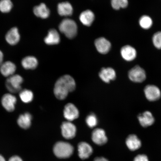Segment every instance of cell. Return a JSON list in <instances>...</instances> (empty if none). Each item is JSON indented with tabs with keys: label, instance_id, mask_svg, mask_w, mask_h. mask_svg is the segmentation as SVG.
I'll return each instance as SVG.
<instances>
[{
	"label": "cell",
	"instance_id": "5b68a950",
	"mask_svg": "<svg viewBox=\"0 0 161 161\" xmlns=\"http://www.w3.org/2000/svg\"><path fill=\"white\" fill-rule=\"evenodd\" d=\"M128 76L132 81L138 83L143 82L146 78L145 71L138 65L135 66L130 70Z\"/></svg>",
	"mask_w": 161,
	"mask_h": 161
},
{
	"label": "cell",
	"instance_id": "ac0fdd59",
	"mask_svg": "<svg viewBox=\"0 0 161 161\" xmlns=\"http://www.w3.org/2000/svg\"><path fill=\"white\" fill-rule=\"evenodd\" d=\"M126 144L128 148L132 151L138 150L142 146L141 140L135 134H131L128 136L126 140Z\"/></svg>",
	"mask_w": 161,
	"mask_h": 161
},
{
	"label": "cell",
	"instance_id": "603a6c76",
	"mask_svg": "<svg viewBox=\"0 0 161 161\" xmlns=\"http://www.w3.org/2000/svg\"><path fill=\"white\" fill-rule=\"evenodd\" d=\"M32 116L29 113L21 114L17 120V123L20 127L24 129H27L31 125Z\"/></svg>",
	"mask_w": 161,
	"mask_h": 161
},
{
	"label": "cell",
	"instance_id": "e0dca14e",
	"mask_svg": "<svg viewBox=\"0 0 161 161\" xmlns=\"http://www.w3.org/2000/svg\"><path fill=\"white\" fill-rule=\"evenodd\" d=\"M6 41L11 45H15L19 43L20 36L19 30L17 27H13L9 30L5 36Z\"/></svg>",
	"mask_w": 161,
	"mask_h": 161
},
{
	"label": "cell",
	"instance_id": "4dcf8cb0",
	"mask_svg": "<svg viewBox=\"0 0 161 161\" xmlns=\"http://www.w3.org/2000/svg\"><path fill=\"white\" fill-rule=\"evenodd\" d=\"M134 161H149V160L146 155L139 154L135 158Z\"/></svg>",
	"mask_w": 161,
	"mask_h": 161
},
{
	"label": "cell",
	"instance_id": "1f68e13d",
	"mask_svg": "<svg viewBox=\"0 0 161 161\" xmlns=\"http://www.w3.org/2000/svg\"><path fill=\"white\" fill-rule=\"evenodd\" d=\"M8 161H23L21 157L17 155H14L10 157Z\"/></svg>",
	"mask_w": 161,
	"mask_h": 161
},
{
	"label": "cell",
	"instance_id": "d6a6232c",
	"mask_svg": "<svg viewBox=\"0 0 161 161\" xmlns=\"http://www.w3.org/2000/svg\"><path fill=\"white\" fill-rule=\"evenodd\" d=\"M94 161H108L105 158L103 157H97L94 159Z\"/></svg>",
	"mask_w": 161,
	"mask_h": 161
},
{
	"label": "cell",
	"instance_id": "277c9868",
	"mask_svg": "<svg viewBox=\"0 0 161 161\" xmlns=\"http://www.w3.org/2000/svg\"><path fill=\"white\" fill-rule=\"evenodd\" d=\"M23 82V79L21 76L14 74L7 78L6 82V87L11 93H17L21 91V84Z\"/></svg>",
	"mask_w": 161,
	"mask_h": 161
},
{
	"label": "cell",
	"instance_id": "83f0119b",
	"mask_svg": "<svg viewBox=\"0 0 161 161\" xmlns=\"http://www.w3.org/2000/svg\"><path fill=\"white\" fill-rule=\"evenodd\" d=\"M112 7L115 10H119L121 8H125L128 4V0H111Z\"/></svg>",
	"mask_w": 161,
	"mask_h": 161
},
{
	"label": "cell",
	"instance_id": "9a60e30c",
	"mask_svg": "<svg viewBox=\"0 0 161 161\" xmlns=\"http://www.w3.org/2000/svg\"><path fill=\"white\" fill-rule=\"evenodd\" d=\"M0 71L5 77H9L14 74L16 66L13 62L7 61L3 62L0 65Z\"/></svg>",
	"mask_w": 161,
	"mask_h": 161
},
{
	"label": "cell",
	"instance_id": "52a82bcc",
	"mask_svg": "<svg viewBox=\"0 0 161 161\" xmlns=\"http://www.w3.org/2000/svg\"><path fill=\"white\" fill-rule=\"evenodd\" d=\"M144 92L146 98L151 102L156 101L160 99L161 96L160 91L154 85H149L146 86Z\"/></svg>",
	"mask_w": 161,
	"mask_h": 161
},
{
	"label": "cell",
	"instance_id": "484cf974",
	"mask_svg": "<svg viewBox=\"0 0 161 161\" xmlns=\"http://www.w3.org/2000/svg\"><path fill=\"white\" fill-rule=\"evenodd\" d=\"M139 24L142 29H148L152 25L153 21L149 16L144 15L140 18L139 20Z\"/></svg>",
	"mask_w": 161,
	"mask_h": 161
},
{
	"label": "cell",
	"instance_id": "2e32d148",
	"mask_svg": "<svg viewBox=\"0 0 161 161\" xmlns=\"http://www.w3.org/2000/svg\"><path fill=\"white\" fill-rule=\"evenodd\" d=\"M138 118L141 125L144 127H147L152 125L155 121L153 114L148 111L140 114Z\"/></svg>",
	"mask_w": 161,
	"mask_h": 161
},
{
	"label": "cell",
	"instance_id": "d4e9b609",
	"mask_svg": "<svg viewBox=\"0 0 161 161\" xmlns=\"http://www.w3.org/2000/svg\"><path fill=\"white\" fill-rule=\"evenodd\" d=\"M33 96V92L29 90L25 89L20 92L19 97L22 101L25 103H29L32 102Z\"/></svg>",
	"mask_w": 161,
	"mask_h": 161
},
{
	"label": "cell",
	"instance_id": "836d02e7",
	"mask_svg": "<svg viewBox=\"0 0 161 161\" xmlns=\"http://www.w3.org/2000/svg\"><path fill=\"white\" fill-rule=\"evenodd\" d=\"M3 52L0 50V65L3 63Z\"/></svg>",
	"mask_w": 161,
	"mask_h": 161
},
{
	"label": "cell",
	"instance_id": "4316f807",
	"mask_svg": "<svg viewBox=\"0 0 161 161\" xmlns=\"http://www.w3.org/2000/svg\"><path fill=\"white\" fill-rule=\"evenodd\" d=\"M13 4L11 0L0 1V11L3 13H8L11 11Z\"/></svg>",
	"mask_w": 161,
	"mask_h": 161
},
{
	"label": "cell",
	"instance_id": "44dd1931",
	"mask_svg": "<svg viewBox=\"0 0 161 161\" xmlns=\"http://www.w3.org/2000/svg\"><path fill=\"white\" fill-rule=\"evenodd\" d=\"M33 12L36 16L42 19H47L50 15V10L44 3L34 7Z\"/></svg>",
	"mask_w": 161,
	"mask_h": 161
},
{
	"label": "cell",
	"instance_id": "7a4b0ae2",
	"mask_svg": "<svg viewBox=\"0 0 161 161\" xmlns=\"http://www.w3.org/2000/svg\"><path fill=\"white\" fill-rule=\"evenodd\" d=\"M53 151L57 158H66L72 156L74 152V148L69 143L59 142L56 143L54 145Z\"/></svg>",
	"mask_w": 161,
	"mask_h": 161
},
{
	"label": "cell",
	"instance_id": "8fae6325",
	"mask_svg": "<svg viewBox=\"0 0 161 161\" xmlns=\"http://www.w3.org/2000/svg\"><path fill=\"white\" fill-rule=\"evenodd\" d=\"M78 154L80 158L84 160L89 158L93 152V149L88 143L82 142L78 144Z\"/></svg>",
	"mask_w": 161,
	"mask_h": 161
},
{
	"label": "cell",
	"instance_id": "7402d4cb",
	"mask_svg": "<svg viewBox=\"0 0 161 161\" xmlns=\"http://www.w3.org/2000/svg\"><path fill=\"white\" fill-rule=\"evenodd\" d=\"M95 19V16L93 12L90 10H86L82 12L80 15V21L84 25L90 26Z\"/></svg>",
	"mask_w": 161,
	"mask_h": 161
},
{
	"label": "cell",
	"instance_id": "9c48e42d",
	"mask_svg": "<svg viewBox=\"0 0 161 161\" xmlns=\"http://www.w3.org/2000/svg\"><path fill=\"white\" fill-rule=\"evenodd\" d=\"M17 98L11 94H6L2 98V105L6 110L12 112L14 110Z\"/></svg>",
	"mask_w": 161,
	"mask_h": 161
},
{
	"label": "cell",
	"instance_id": "cb8c5ba5",
	"mask_svg": "<svg viewBox=\"0 0 161 161\" xmlns=\"http://www.w3.org/2000/svg\"><path fill=\"white\" fill-rule=\"evenodd\" d=\"M21 64L23 67L26 69H34L38 65V60L33 56H27L23 59Z\"/></svg>",
	"mask_w": 161,
	"mask_h": 161
},
{
	"label": "cell",
	"instance_id": "6da1fadb",
	"mask_svg": "<svg viewBox=\"0 0 161 161\" xmlns=\"http://www.w3.org/2000/svg\"><path fill=\"white\" fill-rule=\"evenodd\" d=\"M75 88L76 83L74 78L69 75H64L56 82L54 93L58 99L63 100L67 97L69 92H73Z\"/></svg>",
	"mask_w": 161,
	"mask_h": 161
},
{
	"label": "cell",
	"instance_id": "7c38bea8",
	"mask_svg": "<svg viewBox=\"0 0 161 161\" xmlns=\"http://www.w3.org/2000/svg\"><path fill=\"white\" fill-rule=\"evenodd\" d=\"M95 46L98 52L102 54L107 53L111 47L110 42L104 37L97 39L95 41Z\"/></svg>",
	"mask_w": 161,
	"mask_h": 161
},
{
	"label": "cell",
	"instance_id": "5bb4252c",
	"mask_svg": "<svg viewBox=\"0 0 161 161\" xmlns=\"http://www.w3.org/2000/svg\"><path fill=\"white\" fill-rule=\"evenodd\" d=\"M120 53L122 58L127 61L134 60L136 58L137 54L135 49L130 45L123 47L121 49Z\"/></svg>",
	"mask_w": 161,
	"mask_h": 161
},
{
	"label": "cell",
	"instance_id": "ba28073f",
	"mask_svg": "<svg viewBox=\"0 0 161 161\" xmlns=\"http://www.w3.org/2000/svg\"><path fill=\"white\" fill-rule=\"evenodd\" d=\"M64 115L68 121H72L79 117V111L74 104L68 103L64 108Z\"/></svg>",
	"mask_w": 161,
	"mask_h": 161
},
{
	"label": "cell",
	"instance_id": "8992f818",
	"mask_svg": "<svg viewBox=\"0 0 161 161\" xmlns=\"http://www.w3.org/2000/svg\"><path fill=\"white\" fill-rule=\"evenodd\" d=\"M61 129L62 136L66 139H71L76 135V126L69 121L62 123Z\"/></svg>",
	"mask_w": 161,
	"mask_h": 161
},
{
	"label": "cell",
	"instance_id": "f546056e",
	"mask_svg": "<svg viewBox=\"0 0 161 161\" xmlns=\"http://www.w3.org/2000/svg\"><path fill=\"white\" fill-rule=\"evenodd\" d=\"M153 42L155 47L161 49V32H157L153 37Z\"/></svg>",
	"mask_w": 161,
	"mask_h": 161
},
{
	"label": "cell",
	"instance_id": "d6986e66",
	"mask_svg": "<svg viewBox=\"0 0 161 161\" xmlns=\"http://www.w3.org/2000/svg\"><path fill=\"white\" fill-rule=\"evenodd\" d=\"M57 10L60 15L65 17L71 15L73 12L71 4L68 2H62L58 4Z\"/></svg>",
	"mask_w": 161,
	"mask_h": 161
},
{
	"label": "cell",
	"instance_id": "3957f363",
	"mask_svg": "<svg viewBox=\"0 0 161 161\" xmlns=\"http://www.w3.org/2000/svg\"><path fill=\"white\" fill-rule=\"evenodd\" d=\"M59 28L60 31L69 39H73L77 35V25L75 21L71 19H66L62 20Z\"/></svg>",
	"mask_w": 161,
	"mask_h": 161
},
{
	"label": "cell",
	"instance_id": "4fadbf2b",
	"mask_svg": "<svg viewBox=\"0 0 161 161\" xmlns=\"http://www.w3.org/2000/svg\"><path fill=\"white\" fill-rule=\"evenodd\" d=\"M99 76L101 79L106 83H109L111 80H114L116 78L115 70L111 68H104L101 70Z\"/></svg>",
	"mask_w": 161,
	"mask_h": 161
},
{
	"label": "cell",
	"instance_id": "e575fe53",
	"mask_svg": "<svg viewBox=\"0 0 161 161\" xmlns=\"http://www.w3.org/2000/svg\"><path fill=\"white\" fill-rule=\"evenodd\" d=\"M0 161H6L4 157L1 154H0Z\"/></svg>",
	"mask_w": 161,
	"mask_h": 161
},
{
	"label": "cell",
	"instance_id": "30bf717a",
	"mask_svg": "<svg viewBox=\"0 0 161 161\" xmlns=\"http://www.w3.org/2000/svg\"><path fill=\"white\" fill-rule=\"evenodd\" d=\"M92 140L94 143L102 146L108 142V138L105 131L101 128L94 130L92 133Z\"/></svg>",
	"mask_w": 161,
	"mask_h": 161
},
{
	"label": "cell",
	"instance_id": "ffe728a7",
	"mask_svg": "<svg viewBox=\"0 0 161 161\" xmlns=\"http://www.w3.org/2000/svg\"><path fill=\"white\" fill-rule=\"evenodd\" d=\"M60 39L58 32L55 29H52L48 32L47 35L45 38L44 41L47 45H53L59 44Z\"/></svg>",
	"mask_w": 161,
	"mask_h": 161
},
{
	"label": "cell",
	"instance_id": "f1b7e54d",
	"mask_svg": "<svg viewBox=\"0 0 161 161\" xmlns=\"http://www.w3.org/2000/svg\"><path fill=\"white\" fill-rule=\"evenodd\" d=\"M86 122L87 125L90 128H93L97 125L98 120L95 114H91L86 117Z\"/></svg>",
	"mask_w": 161,
	"mask_h": 161
}]
</instances>
